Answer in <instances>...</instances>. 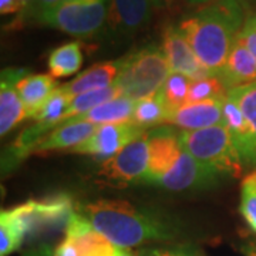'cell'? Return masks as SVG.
<instances>
[{
	"instance_id": "6da1fadb",
	"label": "cell",
	"mask_w": 256,
	"mask_h": 256,
	"mask_svg": "<svg viewBox=\"0 0 256 256\" xmlns=\"http://www.w3.org/2000/svg\"><path fill=\"white\" fill-rule=\"evenodd\" d=\"M76 212L111 244L124 249L152 240H172L184 230L174 216L127 201L101 200L80 205Z\"/></svg>"
},
{
	"instance_id": "7a4b0ae2",
	"label": "cell",
	"mask_w": 256,
	"mask_h": 256,
	"mask_svg": "<svg viewBox=\"0 0 256 256\" xmlns=\"http://www.w3.org/2000/svg\"><path fill=\"white\" fill-rule=\"evenodd\" d=\"M245 22L240 0H218L184 18L178 28L204 67L220 76Z\"/></svg>"
},
{
	"instance_id": "3957f363",
	"label": "cell",
	"mask_w": 256,
	"mask_h": 256,
	"mask_svg": "<svg viewBox=\"0 0 256 256\" xmlns=\"http://www.w3.org/2000/svg\"><path fill=\"white\" fill-rule=\"evenodd\" d=\"M171 68L161 47H142L122 57V66L114 82L121 92L132 101L151 97L161 90Z\"/></svg>"
},
{
	"instance_id": "277c9868",
	"label": "cell",
	"mask_w": 256,
	"mask_h": 256,
	"mask_svg": "<svg viewBox=\"0 0 256 256\" xmlns=\"http://www.w3.org/2000/svg\"><path fill=\"white\" fill-rule=\"evenodd\" d=\"M182 148L195 160L210 165L220 174L238 178L242 172V160L225 126L180 132Z\"/></svg>"
},
{
	"instance_id": "5b68a950",
	"label": "cell",
	"mask_w": 256,
	"mask_h": 256,
	"mask_svg": "<svg viewBox=\"0 0 256 256\" xmlns=\"http://www.w3.org/2000/svg\"><path fill=\"white\" fill-rule=\"evenodd\" d=\"M107 18L106 2L98 3H77L64 2L52 9L42 13L36 22L57 28L70 36L87 37L96 36L104 28Z\"/></svg>"
},
{
	"instance_id": "8992f818",
	"label": "cell",
	"mask_w": 256,
	"mask_h": 256,
	"mask_svg": "<svg viewBox=\"0 0 256 256\" xmlns=\"http://www.w3.org/2000/svg\"><path fill=\"white\" fill-rule=\"evenodd\" d=\"M13 210L23 222L26 236H28L47 229L67 226V222L76 208L73 200L68 195L58 194L40 201L30 200L14 206Z\"/></svg>"
},
{
	"instance_id": "52a82bcc",
	"label": "cell",
	"mask_w": 256,
	"mask_h": 256,
	"mask_svg": "<svg viewBox=\"0 0 256 256\" xmlns=\"http://www.w3.org/2000/svg\"><path fill=\"white\" fill-rule=\"evenodd\" d=\"M148 168V132L131 141L114 156L102 161L98 174L111 182L144 181Z\"/></svg>"
},
{
	"instance_id": "ba28073f",
	"label": "cell",
	"mask_w": 256,
	"mask_h": 256,
	"mask_svg": "<svg viewBox=\"0 0 256 256\" xmlns=\"http://www.w3.org/2000/svg\"><path fill=\"white\" fill-rule=\"evenodd\" d=\"M224 175L220 174L210 165H205L195 160L185 150L172 166V170L158 181V186L168 191H196L210 188L220 182Z\"/></svg>"
},
{
	"instance_id": "9c48e42d",
	"label": "cell",
	"mask_w": 256,
	"mask_h": 256,
	"mask_svg": "<svg viewBox=\"0 0 256 256\" xmlns=\"http://www.w3.org/2000/svg\"><path fill=\"white\" fill-rule=\"evenodd\" d=\"M144 132L146 131L132 121L121 124H102L97 127L88 140L70 151L76 154H88L97 156L100 161H106Z\"/></svg>"
},
{
	"instance_id": "30bf717a",
	"label": "cell",
	"mask_w": 256,
	"mask_h": 256,
	"mask_svg": "<svg viewBox=\"0 0 256 256\" xmlns=\"http://www.w3.org/2000/svg\"><path fill=\"white\" fill-rule=\"evenodd\" d=\"M184 148L180 134L166 127H156L148 132V168L142 182L156 185L172 170Z\"/></svg>"
},
{
	"instance_id": "8fae6325",
	"label": "cell",
	"mask_w": 256,
	"mask_h": 256,
	"mask_svg": "<svg viewBox=\"0 0 256 256\" xmlns=\"http://www.w3.org/2000/svg\"><path fill=\"white\" fill-rule=\"evenodd\" d=\"M161 50L171 72L184 74L194 82L212 76L200 62L178 26H166L164 28Z\"/></svg>"
},
{
	"instance_id": "7c38bea8",
	"label": "cell",
	"mask_w": 256,
	"mask_h": 256,
	"mask_svg": "<svg viewBox=\"0 0 256 256\" xmlns=\"http://www.w3.org/2000/svg\"><path fill=\"white\" fill-rule=\"evenodd\" d=\"M151 0H110L107 23L117 36H132L151 18Z\"/></svg>"
},
{
	"instance_id": "4fadbf2b",
	"label": "cell",
	"mask_w": 256,
	"mask_h": 256,
	"mask_svg": "<svg viewBox=\"0 0 256 256\" xmlns=\"http://www.w3.org/2000/svg\"><path fill=\"white\" fill-rule=\"evenodd\" d=\"M224 101L225 98H215L185 104L170 116L166 124L182 128L184 131L225 126Z\"/></svg>"
},
{
	"instance_id": "5bb4252c",
	"label": "cell",
	"mask_w": 256,
	"mask_h": 256,
	"mask_svg": "<svg viewBox=\"0 0 256 256\" xmlns=\"http://www.w3.org/2000/svg\"><path fill=\"white\" fill-rule=\"evenodd\" d=\"M66 238L73 242L78 256H120V248L97 232L76 210L67 222Z\"/></svg>"
},
{
	"instance_id": "9a60e30c",
	"label": "cell",
	"mask_w": 256,
	"mask_h": 256,
	"mask_svg": "<svg viewBox=\"0 0 256 256\" xmlns=\"http://www.w3.org/2000/svg\"><path fill=\"white\" fill-rule=\"evenodd\" d=\"M28 74L26 68H6L2 72V80H0V134L2 137H4L23 120L28 118L24 106L16 90V84Z\"/></svg>"
},
{
	"instance_id": "2e32d148",
	"label": "cell",
	"mask_w": 256,
	"mask_h": 256,
	"mask_svg": "<svg viewBox=\"0 0 256 256\" xmlns=\"http://www.w3.org/2000/svg\"><path fill=\"white\" fill-rule=\"evenodd\" d=\"M121 66H122V58L94 64L90 68H87L84 73L77 76L74 80L66 82L60 87L72 98L74 96L84 94V92H98V90L108 88L111 86H114V82L117 80Z\"/></svg>"
},
{
	"instance_id": "e0dca14e",
	"label": "cell",
	"mask_w": 256,
	"mask_h": 256,
	"mask_svg": "<svg viewBox=\"0 0 256 256\" xmlns=\"http://www.w3.org/2000/svg\"><path fill=\"white\" fill-rule=\"evenodd\" d=\"M97 127L98 126L92 124L90 121H80V120L66 121L42 138L34 146L33 152L40 154V152L66 150V148L73 150L74 146H80L86 140L92 137Z\"/></svg>"
},
{
	"instance_id": "ac0fdd59",
	"label": "cell",
	"mask_w": 256,
	"mask_h": 256,
	"mask_svg": "<svg viewBox=\"0 0 256 256\" xmlns=\"http://www.w3.org/2000/svg\"><path fill=\"white\" fill-rule=\"evenodd\" d=\"M220 77L228 90L256 82V58L236 37Z\"/></svg>"
},
{
	"instance_id": "d6986e66",
	"label": "cell",
	"mask_w": 256,
	"mask_h": 256,
	"mask_svg": "<svg viewBox=\"0 0 256 256\" xmlns=\"http://www.w3.org/2000/svg\"><path fill=\"white\" fill-rule=\"evenodd\" d=\"M56 88L57 82L50 74H28L16 84V90L24 106L28 118L36 117Z\"/></svg>"
},
{
	"instance_id": "ffe728a7",
	"label": "cell",
	"mask_w": 256,
	"mask_h": 256,
	"mask_svg": "<svg viewBox=\"0 0 256 256\" xmlns=\"http://www.w3.org/2000/svg\"><path fill=\"white\" fill-rule=\"evenodd\" d=\"M136 108V101L128 98L126 96H120L114 100L107 101L101 104L98 107L92 108L88 112L82 114L80 117L74 120L80 121H90L96 126H102V124H121V122H128L132 118Z\"/></svg>"
},
{
	"instance_id": "44dd1931",
	"label": "cell",
	"mask_w": 256,
	"mask_h": 256,
	"mask_svg": "<svg viewBox=\"0 0 256 256\" xmlns=\"http://www.w3.org/2000/svg\"><path fill=\"white\" fill-rule=\"evenodd\" d=\"M228 96L238 104V107L244 114V118L246 121L249 138H250V151L248 166L256 165V82L232 88L229 90Z\"/></svg>"
},
{
	"instance_id": "7402d4cb",
	"label": "cell",
	"mask_w": 256,
	"mask_h": 256,
	"mask_svg": "<svg viewBox=\"0 0 256 256\" xmlns=\"http://www.w3.org/2000/svg\"><path fill=\"white\" fill-rule=\"evenodd\" d=\"M82 50L78 42H70L54 48L48 56V73L54 78L76 74L82 66Z\"/></svg>"
},
{
	"instance_id": "603a6c76",
	"label": "cell",
	"mask_w": 256,
	"mask_h": 256,
	"mask_svg": "<svg viewBox=\"0 0 256 256\" xmlns=\"http://www.w3.org/2000/svg\"><path fill=\"white\" fill-rule=\"evenodd\" d=\"M168 118H170V111L165 107L161 96L156 92L151 97L136 101V108L131 121L146 131V128L166 124Z\"/></svg>"
},
{
	"instance_id": "cb8c5ba5",
	"label": "cell",
	"mask_w": 256,
	"mask_h": 256,
	"mask_svg": "<svg viewBox=\"0 0 256 256\" xmlns=\"http://www.w3.org/2000/svg\"><path fill=\"white\" fill-rule=\"evenodd\" d=\"M26 238L23 222L16 210H3L0 214V256H9L18 250Z\"/></svg>"
},
{
	"instance_id": "d4e9b609",
	"label": "cell",
	"mask_w": 256,
	"mask_h": 256,
	"mask_svg": "<svg viewBox=\"0 0 256 256\" xmlns=\"http://www.w3.org/2000/svg\"><path fill=\"white\" fill-rule=\"evenodd\" d=\"M120 96H121V92H120V90L116 86H111L108 88L98 90V92H90L74 96L72 101H70V104H68V108L64 112L63 122L77 118V117L88 112L92 108L101 106V104L117 98Z\"/></svg>"
},
{
	"instance_id": "484cf974",
	"label": "cell",
	"mask_w": 256,
	"mask_h": 256,
	"mask_svg": "<svg viewBox=\"0 0 256 256\" xmlns=\"http://www.w3.org/2000/svg\"><path fill=\"white\" fill-rule=\"evenodd\" d=\"M192 82L194 80L181 73L171 72V74L168 76L166 82H164V86L161 87L158 94L161 96L165 107L170 111V116L186 104Z\"/></svg>"
},
{
	"instance_id": "4316f807",
	"label": "cell",
	"mask_w": 256,
	"mask_h": 256,
	"mask_svg": "<svg viewBox=\"0 0 256 256\" xmlns=\"http://www.w3.org/2000/svg\"><path fill=\"white\" fill-rule=\"evenodd\" d=\"M228 92V87L222 82L220 76H210L201 80L192 82L186 104L205 100H215V98H226Z\"/></svg>"
},
{
	"instance_id": "83f0119b",
	"label": "cell",
	"mask_w": 256,
	"mask_h": 256,
	"mask_svg": "<svg viewBox=\"0 0 256 256\" xmlns=\"http://www.w3.org/2000/svg\"><path fill=\"white\" fill-rule=\"evenodd\" d=\"M239 212L249 229L256 234V171L248 174L242 181Z\"/></svg>"
},
{
	"instance_id": "f1b7e54d",
	"label": "cell",
	"mask_w": 256,
	"mask_h": 256,
	"mask_svg": "<svg viewBox=\"0 0 256 256\" xmlns=\"http://www.w3.org/2000/svg\"><path fill=\"white\" fill-rule=\"evenodd\" d=\"M239 42L250 52V54L256 58V14L246 18L238 34Z\"/></svg>"
},
{
	"instance_id": "f546056e",
	"label": "cell",
	"mask_w": 256,
	"mask_h": 256,
	"mask_svg": "<svg viewBox=\"0 0 256 256\" xmlns=\"http://www.w3.org/2000/svg\"><path fill=\"white\" fill-rule=\"evenodd\" d=\"M138 256H202L200 250L191 246L165 248V249H142L138 250Z\"/></svg>"
},
{
	"instance_id": "4dcf8cb0",
	"label": "cell",
	"mask_w": 256,
	"mask_h": 256,
	"mask_svg": "<svg viewBox=\"0 0 256 256\" xmlns=\"http://www.w3.org/2000/svg\"><path fill=\"white\" fill-rule=\"evenodd\" d=\"M23 10H24L23 0H0V13L2 14L22 13Z\"/></svg>"
},
{
	"instance_id": "1f68e13d",
	"label": "cell",
	"mask_w": 256,
	"mask_h": 256,
	"mask_svg": "<svg viewBox=\"0 0 256 256\" xmlns=\"http://www.w3.org/2000/svg\"><path fill=\"white\" fill-rule=\"evenodd\" d=\"M56 256H78L77 249L73 245V242L70 239H64L63 242L54 249Z\"/></svg>"
},
{
	"instance_id": "d6a6232c",
	"label": "cell",
	"mask_w": 256,
	"mask_h": 256,
	"mask_svg": "<svg viewBox=\"0 0 256 256\" xmlns=\"http://www.w3.org/2000/svg\"><path fill=\"white\" fill-rule=\"evenodd\" d=\"M23 256H56V254L50 245H40L28 250Z\"/></svg>"
},
{
	"instance_id": "836d02e7",
	"label": "cell",
	"mask_w": 256,
	"mask_h": 256,
	"mask_svg": "<svg viewBox=\"0 0 256 256\" xmlns=\"http://www.w3.org/2000/svg\"><path fill=\"white\" fill-rule=\"evenodd\" d=\"M192 6H206V4H210V3H215L218 0H186Z\"/></svg>"
},
{
	"instance_id": "e575fe53",
	"label": "cell",
	"mask_w": 256,
	"mask_h": 256,
	"mask_svg": "<svg viewBox=\"0 0 256 256\" xmlns=\"http://www.w3.org/2000/svg\"><path fill=\"white\" fill-rule=\"evenodd\" d=\"M174 0H151V3H152V6L154 8H165V6H168L170 3H172Z\"/></svg>"
},
{
	"instance_id": "d590c367",
	"label": "cell",
	"mask_w": 256,
	"mask_h": 256,
	"mask_svg": "<svg viewBox=\"0 0 256 256\" xmlns=\"http://www.w3.org/2000/svg\"><path fill=\"white\" fill-rule=\"evenodd\" d=\"M120 256H138V254H136V252H131L130 249L120 248Z\"/></svg>"
},
{
	"instance_id": "8d00e7d4",
	"label": "cell",
	"mask_w": 256,
	"mask_h": 256,
	"mask_svg": "<svg viewBox=\"0 0 256 256\" xmlns=\"http://www.w3.org/2000/svg\"><path fill=\"white\" fill-rule=\"evenodd\" d=\"M66 2H77V3H98V2H106V0H66Z\"/></svg>"
},
{
	"instance_id": "74e56055",
	"label": "cell",
	"mask_w": 256,
	"mask_h": 256,
	"mask_svg": "<svg viewBox=\"0 0 256 256\" xmlns=\"http://www.w3.org/2000/svg\"><path fill=\"white\" fill-rule=\"evenodd\" d=\"M248 256H256V245H254L248 250Z\"/></svg>"
},
{
	"instance_id": "f35d334b",
	"label": "cell",
	"mask_w": 256,
	"mask_h": 256,
	"mask_svg": "<svg viewBox=\"0 0 256 256\" xmlns=\"http://www.w3.org/2000/svg\"><path fill=\"white\" fill-rule=\"evenodd\" d=\"M32 2H33V0H23V3H24V9L28 8V6L30 4V3H32Z\"/></svg>"
}]
</instances>
